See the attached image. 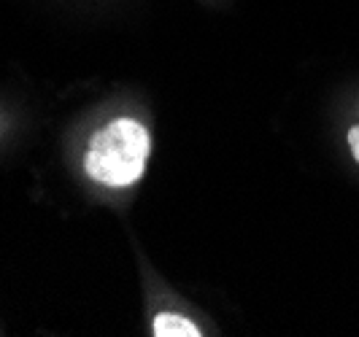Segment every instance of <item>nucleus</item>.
I'll return each instance as SVG.
<instances>
[{"label": "nucleus", "instance_id": "nucleus-2", "mask_svg": "<svg viewBox=\"0 0 359 337\" xmlns=\"http://www.w3.org/2000/svg\"><path fill=\"white\" fill-rule=\"evenodd\" d=\"M154 335L157 337H198L200 329L184 316L176 313H160L154 319Z\"/></svg>", "mask_w": 359, "mask_h": 337}, {"label": "nucleus", "instance_id": "nucleus-3", "mask_svg": "<svg viewBox=\"0 0 359 337\" xmlns=\"http://www.w3.org/2000/svg\"><path fill=\"white\" fill-rule=\"evenodd\" d=\"M348 146H351V151H354V160L359 162V125L348 130Z\"/></svg>", "mask_w": 359, "mask_h": 337}, {"label": "nucleus", "instance_id": "nucleus-1", "mask_svg": "<svg viewBox=\"0 0 359 337\" xmlns=\"http://www.w3.org/2000/svg\"><path fill=\"white\" fill-rule=\"evenodd\" d=\"M151 138L135 119H116L95 132L84 154V170L92 181L122 189L144 176Z\"/></svg>", "mask_w": 359, "mask_h": 337}]
</instances>
